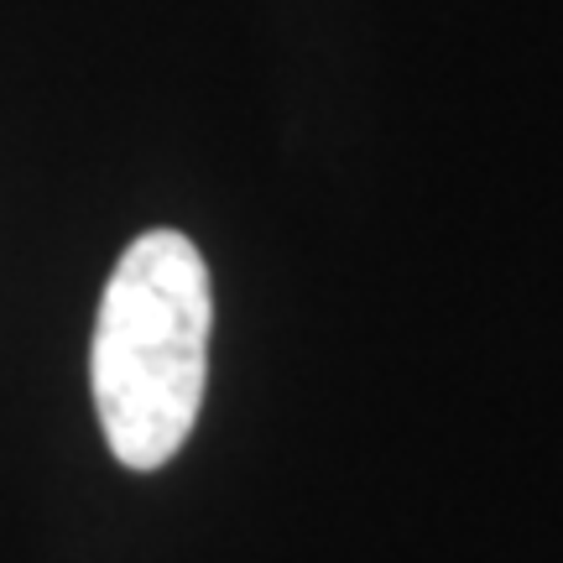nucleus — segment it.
Wrapping results in <instances>:
<instances>
[{
	"mask_svg": "<svg viewBox=\"0 0 563 563\" xmlns=\"http://www.w3.org/2000/svg\"><path fill=\"white\" fill-rule=\"evenodd\" d=\"M209 266L178 230H146L125 245L100 298L89 386L110 454L152 475L173 460L209 382Z\"/></svg>",
	"mask_w": 563,
	"mask_h": 563,
	"instance_id": "f257e3e1",
	"label": "nucleus"
}]
</instances>
